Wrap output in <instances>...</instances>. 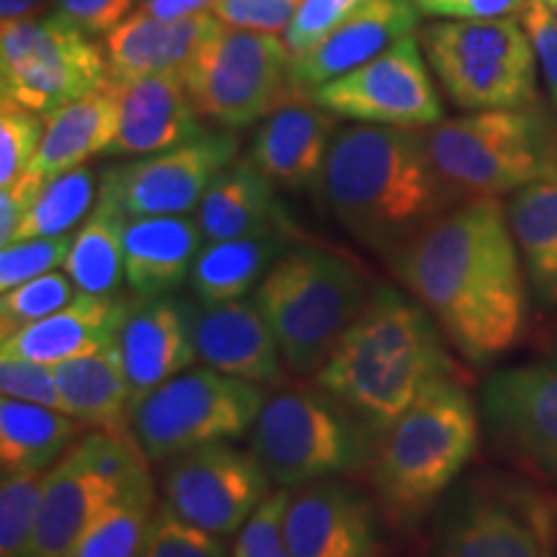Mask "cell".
I'll list each match as a JSON object with an SVG mask.
<instances>
[{
    "instance_id": "cell-1",
    "label": "cell",
    "mask_w": 557,
    "mask_h": 557,
    "mask_svg": "<svg viewBox=\"0 0 557 557\" xmlns=\"http://www.w3.org/2000/svg\"><path fill=\"white\" fill-rule=\"evenodd\" d=\"M387 261L462 359L491 364L524 341L532 289L498 197L449 207Z\"/></svg>"
},
{
    "instance_id": "cell-2",
    "label": "cell",
    "mask_w": 557,
    "mask_h": 557,
    "mask_svg": "<svg viewBox=\"0 0 557 557\" xmlns=\"http://www.w3.org/2000/svg\"><path fill=\"white\" fill-rule=\"evenodd\" d=\"M318 189L333 218L385 259L465 201L436 171L423 132L364 122L338 127Z\"/></svg>"
},
{
    "instance_id": "cell-3",
    "label": "cell",
    "mask_w": 557,
    "mask_h": 557,
    "mask_svg": "<svg viewBox=\"0 0 557 557\" xmlns=\"http://www.w3.org/2000/svg\"><path fill=\"white\" fill-rule=\"evenodd\" d=\"M312 377L377 447L418 395L431 382L457 377V367L423 305L395 287H377Z\"/></svg>"
},
{
    "instance_id": "cell-4",
    "label": "cell",
    "mask_w": 557,
    "mask_h": 557,
    "mask_svg": "<svg viewBox=\"0 0 557 557\" xmlns=\"http://www.w3.org/2000/svg\"><path fill=\"white\" fill-rule=\"evenodd\" d=\"M480 406L457 377H442L418 395L372 457V483L398 524L421 519L447 496L480 444Z\"/></svg>"
},
{
    "instance_id": "cell-5",
    "label": "cell",
    "mask_w": 557,
    "mask_h": 557,
    "mask_svg": "<svg viewBox=\"0 0 557 557\" xmlns=\"http://www.w3.org/2000/svg\"><path fill=\"white\" fill-rule=\"evenodd\" d=\"M369 297L357 263L318 246L278 256L253 292L292 374H315Z\"/></svg>"
},
{
    "instance_id": "cell-6",
    "label": "cell",
    "mask_w": 557,
    "mask_h": 557,
    "mask_svg": "<svg viewBox=\"0 0 557 557\" xmlns=\"http://www.w3.org/2000/svg\"><path fill=\"white\" fill-rule=\"evenodd\" d=\"M436 171L462 199L500 197L557 176V124L545 109H485L426 127Z\"/></svg>"
},
{
    "instance_id": "cell-7",
    "label": "cell",
    "mask_w": 557,
    "mask_h": 557,
    "mask_svg": "<svg viewBox=\"0 0 557 557\" xmlns=\"http://www.w3.org/2000/svg\"><path fill=\"white\" fill-rule=\"evenodd\" d=\"M248 449L276 487H297L351 475L372 465L374 442L318 387L278 389L250 429Z\"/></svg>"
},
{
    "instance_id": "cell-8",
    "label": "cell",
    "mask_w": 557,
    "mask_h": 557,
    "mask_svg": "<svg viewBox=\"0 0 557 557\" xmlns=\"http://www.w3.org/2000/svg\"><path fill=\"white\" fill-rule=\"evenodd\" d=\"M423 52L451 103L465 111L540 107L537 58L519 18L438 21Z\"/></svg>"
},
{
    "instance_id": "cell-9",
    "label": "cell",
    "mask_w": 557,
    "mask_h": 557,
    "mask_svg": "<svg viewBox=\"0 0 557 557\" xmlns=\"http://www.w3.org/2000/svg\"><path fill=\"white\" fill-rule=\"evenodd\" d=\"M267 387L209 367L186 369L132 410V436L148 462H169L209 444L235 442L253 429Z\"/></svg>"
},
{
    "instance_id": "cell-10",
    "label": "cell",
    "mask_w": 557,
    "mask_h": 557,
    "mask_svg": "<svg viewBox=\"0 0 557 557\" xmlns=\"http://www.w3.org/2000/svg\"><path fill=\"white\" fill-rule=\"evenodd\" d=\"M292 54L284 37L222 24L199 47L181 78L201 120L240 129L295 101Z\"/></svg>"
},
{
    "instance_id": "cell-11",
    "label": "cell",
    "mask_w": 557,
    "mask_h": 557,
    "mask_svg": "<svg viewBox=\"0 0 557 557\" xmlns=\"http://www.w3.org/2000/svg\"><path fill=\"white\" fill-rule=\"evenodd\" d=\"M109 81L103 45L58 13L0 24V96L47 116Z\"/></svg>"
},
{
    "instance_id": "cell-12",
    "label": "cell",
    "mask_w": 557,
    "mask_h": 557,
    "mask_svg": "<svg viewBox=\"0 0 557 557\" xmlns=\"http://www.w3.org/2000/svg\"><path fill=\"white\" fill-rule=\"evenodd\" d=\"M148 465L135 436L90 429L47 472L26 557H73L83 532L111 498Z\"/></svg>"
},
{
    "instance_id": "cell-13",
    "label": "cell",
    "mask_w": 557,
    "mask_h": 557,
    "mask_svg": "<svg viewBox=\"0 0 557 557\" xmlns=\"http://www.w3.org/2000/svg\"><path fill=\"white\" fill-rule=\"evenodd\" d=\"M480 418L506 462L557 491V348L491 374Z\"/></svg>"
},
{
    "instance_id": "cell-14",
    "label": "cell",
    "mask_w": 557,
    "mask_h": 557,
    "mask_svg": "<svg viewBox=\"0 0 557 557\" xmlns=\"http://www.w3.org/2000/svg\"><path fill=\"white\" fill-rule=\"evenodd\" d=\"M305 99L338 120L408 129L434 127L444 114L416 34L395 41L351 73L312 88Z\"/></svg>"
},
{
    "instance_id": "cell-15",
    "label": "cell",
    "mask_w": 557,
    "mask_h": 557,
    "mask_svg": "<svg viewBox=\"0 0 557 557\" xmlns=\"http://www.w3.org/2000/svg\"><path fill=\"white\" fill-rule=\"evenodd\" d=\"M160 491L163 504L181 519L218 537H230L240 532L274 491V483L253 451L222 442L171 457Z\"/></svg>"
},
{
    "instance_id": "cell-16",
    "label": "cell",
    "mask_w": 557,
    "mask_h": 557,
    "mask_svg": "<svg viewBox=\"0 0 557 557\" xmlns=\"http://www.w3.org/2000/svg\"><path fill=\"white\" fill-rule=\"evenodd\" d=\"M534 491L468 483L434 519V557H542Z\"/></svg>"
},
{
    "instance_id": "cell-17",
    "label": "cell",
    "mask_w": 557,
    "mask_h": 557,
    "mask_svg": "<svg viewBox=\"0 0 557 557\" xmlns=\"http://www.w3.org/2000/svg\"><path fill=\"white\" fill-rule=\"evenodd\" d=\"M238 137L230 129L205 132L178 148L103 171L127 218L186 214L199 207L214 178L235 163Z\"/></svg>"
},
{
    "instance_id": "cell-18",
    "label": "cell",
    "mask_w": 557,
    "mask_h": 557,
    "mask_svg": "<svg viewBox=\"0 0 557 557\" xmlns=\"http://www.w3.org/2000/svg\"><path fill=\"white\" fill-rule=\"evenodd\" d=\"M284 540L295 557H377V513L357 487L320 480L289 496Z\"/></svg>"
},
{
    "instance_id": "cell-19",
    "label": "cell",
    "mask_w": 557,
    "mask_h": 557,
    "mask_svg": "<svg viewBox=\"0 0 557 557\" xmlns=\"http://www.w3.org/2000/svg\"><path fill=\"white\" fill-rule=\"evenodd\" d=\"M197 312L191 299L176 295L137 299L129 308L116 344L135 406L197 361Z\"/></svg>"
},
{
    "instance_id": "cell-20",
    "label": "cell",
    "mask_w": 557,
    "mask_h": 557,
    "mask_svg": "<svg viewBox=\"0 0 557 557\" xmlns=\"http://www.w3.org/2000/svg\"><path fill=\"white\" fill-rule=\"evenodd\" d=\"M413 0H364L351 16H346L331 34L292 60L289 88L295 99H305L312 88L323 86L338 75L351 73L374 60L395 41L413 34L418 24Z\"/></svg>"
},
{
    "instance_id": "cell-21",
    "label": "cell",
    "mask_w": 557,
    "mask_h": 557,
    "mask_svg": "<svg viewBox=\"0 0 557 557\" xmlns=\"http://www.w3.org/2000/svg\"><path fill=\"white\" fill-rule=\"evenodd\" d=\"M197 359L201 367L227 374V377L253 382L261 387H278L284 374L282 351L274 331L253 299L212 305L197 312Z\"/></svg>"
},
{
    "instance_id": "cell-22",
    "label": "cell",
    "mask_w": 557,
    "mask_h": 557,
    "mask_svg": "<svg viewBox=\"0 0 557 557\" xmlns=\"http://www.w3.org/2000/svg\"><path fill=\"white\" fill-rule=\"evenodd\" d=\"M338 116L308 99L271 111L250 143V160L274 186L302 191L320 186Z\"/></svg>"
},
{
    "instance_id": "cell-23",
    "label": "cell",
    "mask_w": 557,
    "mask_h": 557,
    "mask_svg": "<svg viewBox=\"0 0 557 557\" xmlns=\"http://www.w3.org/2000/svg\"><path fill=\"white\" fill-rule=\"evenodd\" d=\"M116 88H120V124L107 156H156L205 135L201 116L194 109L181 75L116 81Z\"/></svg>"
},
{
    "instance_id": "cell-24",
    "label": "cell",
    "mask_w": 557,
    "mask_h": 557,
    "mask_svg": "<svg viewBox=\"0 0 557 557\" xmlns=\"http://www.w3.org/2000/svg\"><path fill=\"white\" fill-rule=\"evenodd\" d=\"M220 26L222 21L212 11L184 18H160L137 9L103 37L109 78L135 81L145 75H181Z\"/></svg>"
},
{
    "instance_id": "cell-25",
    "label": "cell",
    "mask_w": 557,
    "mask_h": 557,
    "mask_svg": "<svg viewBox=\"0 0 557 557\" xmlns=\"http://www.w3.org/2000/svg\"><path fill=\"white\" fill-rule=\"evenodd\" d=\"M120 124V88L109 78L83 99L45 116V135L29 169L16 184L37 191L60 173L86 165V160L107 156Z\"/></svg>"
},
{
    "instance_id": "cell-26",
    "label": "cell",
    "mask_w": 557,
    "mask_h": 557,
    "mask_svg": "<svg viewBox=\"0 0 557 557\" xmlns=\"http://www.w3.org/2000/svg\"><path fill=\"white\" fill-rule=\"evenodd\" d=\"M132 305L124 297L81 295L52 315L3 338L0 357H18L54 367L116 344Z\"/></svg>"
},
{
    "instance_id": "cell-27",
    "label": "cell",
    "mask_w": 557,
    "mask_h": 557,
    "mask_svg": "<svg viewBox=\"0 0 557 557\" xmlns=\"http://www.w3.org/2000/svg\"><path fill=\"white\" fill-rule=\"evenodd\" d=\"M201 246L205 235L189 214L129 218L124 230V282L135 299L171 295L189 282Z\"/></svg>"
},
{
    "instance_id": "cell-28",
    "label": "cell",
    "mask_w": 557,
    "mask_h": 557,
    "mask_svg": "<svg viewBox=\"0 0 557 557\" xmlns=\"http://www.w3.org/2000/svg\"><path fill=\"white\" fill-rule=\"evenodd\" d=\"M65 413L88 429L109 434H132V389L124 372L120 344H111L88 357L52 367Z\"/></svg>"
},
{
    "instance_id": "cell-29",
    "label": "cell",
    "mask_w": 557,
    "mask_h": 557,
    "mask_svg": "<svg viewBox=\"0 0 557 557\" xmlns=\"http://www.w3.org/2000/svg\"><path fill=\"white\" fill-rule=\"evenodd\" d=\"M276 225L243 238L205 243L194 261L189 284L199 308L233 302L253 292L282 256L284 238Z\"/></svg>"
},
{
    "instance_id": "cell-30",
    "label": "cell",
    "mask_w": 557,
    "mask_h": 557,
    "mask_svg": "<svg viewBox=\"0 0 557 557\" xmlns=\"http://www.w3.org/2000/svg\"><path fill=\"white\" fill-rule=\"evenodd\" d=\"M276 186L250 158L230 163L197 207L205 243L243 238L276 225Z\"/></svg>"
},
{
    "instance_id": "cell-31",
    "label": "cell",
    "mask_w": 557,
    "mask_h": 557,
    "mask_svg": "<svg viewBox=\"0 0 557 557\" xmlns=\"http://www.w3.org/2000/svg\"><path fill=\"white\" fill-rule=\"evenodd\" d=\"M127 212L116 197L111 181L99 178V197L83 220L78 233L73 235L65 274L73 278L83 295L111 297L120 289L124 278V230H127Z\"/></svg>"
},
{
    "instance_id": "cell-32",
    "label": "cell",
    "mask_w": 557,
    "mask_h": 557,
    "mask_svg": "<svg viewBox=\"0 0 557 557\" xmlns=\"http://www.w3.org/2000/svg\"><path fill=\"white\" fill-rule=\"evenodd\" d=\"M86 423L62 410L34 403L0 400V468L5 472H47L86 434Z\"/></svg>"
},
{
    "instance_id": "cell-33",
    "label": "cell",
    "mask_w": 557,
    "mask_h": 557,
    "mask_svg": "<svg viewBox=\"0 0 557 557\" xmlns=\"http://www.w3.org/2000/svg\"><path fill=\"white\" fill-rule=\"evenodd\" d=\"M532 299L557 310V176L513 191L506 205Z\"/></svg>"
},
{
    "instance_id": "cell-34",
    "label": "cell",
    "mask_w": 557,
    "mask_h": 557,
    "mask_svg": "<svg viewBox=\"0 0 557 557\" xmlns=\"http://www.w3.org/2000/svg\"><path fill=\"white\" fill-rule=\"evenodd\" d=\"M158 506L156 480L145 465L90 521L73 557H143Z\"/></svg>"
},
{
    "instance_id": "cell-35",
    "label": "cell",
    "mask_w": 557,
    "mask_h": 557,
    "mask_svg": "<svg viewBox=\"0 0 557 557\" xmlns=\"http://www.w3.org/2000/svg\"><path fill=\"white\" fill-rule=\"evenodd\" d=\"M99 197V181L88 165L60 173L41 186L13 240L58 238L81 227ZM11 240V243H13Z\"/></svg>"
},
{
    "instance_id": "cell-36",
    "label": "cell",
    "mask_w": 557,
    "mask_h": 557,
    "mask_svg": "<svg viewBox=\"0 0 557 557\" xmlns=\"http://www.w3.org/2000/svg\"><path fill=\"white\" fill-rule=\"evenodd\" d=\"M47 472H5L3 475V483H0V557L29 555Z\"/></svg>"
},
{
    "instance_id": "cell-37",
    "label": "cell",
    "mask_w": 557,
    "mask_h": 557,
    "mask_svg": "<svg viewBox=\"0 0 557 557\" xmlns=\"http://www.w3.org/2000/svg\"><path fill=\"white\" fill-rule=\"evenodd\" d=\"M0 295H3L0 297V333H3V338H9L26 325L62 310L81 292L65 271H50V274L29 278V282L9 292H0Z\"/></svg>"
},
{
    "instance_id": "cell-38",
    "label": "cell",
    "mask_w": 557,
    "mask_h": 557,
    "mask_svg": "<svg viewBox=\"0 0 557 557\" xmlns=\"http://www.w3.org/2000/svg\"><path fill=\"white\" fill-rule=\"evenodd\" d=\"M45 116L18 103H0V189L16 184L37 156Z\"/></svg>"
},
{
    "instance_id": "cell-39",
    "label": "cell",
    "mask_w": 557,
    "mask_h": 557,
    "mask_svg": "<svg viewBox=\"0 0 557 557\" xmlns=\"http://www.w3.org/2000/svg\"><path fill=\"white\" fill-rule=\"evenodd\" d=\"M143 557H233V549L218 534L189 524L160 504Z\"/></svg>"
},
{
    "instance_id": "cell-40",
    "label": "cell",
    "mask_w": 557,
    "mask_h": 557,
    "mask_svg": "<svg viewBox=\"0 0 557 557\" xmlns=\"http://www.w3.org/2000/svg\"><path fill=\"white\" fill-rule=\"evenodd\" d=\"M70 246H73V235L13 240L3 246L0 248V292H9L29 278L65 267Z\"/></svg>"
},
{
    "instance_id": "cell-41",
    "label": "cell",
    "mask_w": 557,
    "mask_h": 557,
    "mask_svg": "<svg viewBox=\"0 0 557 557\" xmlns=\"http://www.w3.org/2000/svg\"><path fill=\"white\" fill-rule=\"evenodd\" d=\"M292 491L276 487L235 534L233 557H295L284 540V513Z\"/></svg>"
},
{
    "instance_id": "cell-42",
    "label": "cell",
    "mask_w": 557,
    "mask_h": 557,
    "mask_svg": "<svg viewBox=\"0 0 557 557\" xmlns=\"http://www.w3.org/2000/svg\"><path fill=\"white\" fill-rule=\"evenodd\" d=\"M0 393H3V398L34 403V406L54 408L65 413L52 367L39 364V361L0 357Z\"/></svg>"
},
{
    "instance_id": "cell-43",
    "label": "cell",
    "mask_w": 557,
    "mask_h": 557,
    "mask_svg": "<svg viewBox=\"0 0 557 557\" xmlns=\"http://www.w3.org/2000/svg\"><path fill=\"white\" fill-rule=\"evenodd\" d=\"M361 3L364 0H305L299 5L295 21L289 24V29L284 32V41H287L292 60L310 52L325 34L336 29L341 21L351 16Z\"/></svg>"
},
{
    "instance_id": "cell-44",
    "label": "cell",
    "mask_w": 557,
    "mask_h": 557,
    "mask_svg": "<svg viewBox=\"0 0 557 557\" xmlns=\"http://www.w3.org/2000/svg\"><path fill=\"white\" fill-rule=\"evenodd\" d=\"M305 0H214L209 11L225 26L261 34H284Z\"/></svg>"
},
{
    "instance_id": "cell-45",
    "label": "cell",
    "mask_w": 557,
    "mask_h": 557,
    "mask_svg": "<svg viewBox=\"0 0 557 557\" xmlns=\"http://www.w3.org/2000/svg\"><path fill=\"white\" fill-rule=\"evenodd\" d=\"M521 26L529 34V41L534 47V58H537V70L545 81V88L553 101L557 114V16L553 5L545 0H527L524 9L519 13Z\"/></svg>"
},
{
    "instance_id": "cell-46",
    "label": "cell",
    "mask_w": 557,
    "mask_h": 557,
    "mask_svg": "<svg viewBox=\"0 0 557 557\" xmlns=\"http://www.w3.org/2000/svg\"><path fill=\"white\" fill-rule=\"evenodd\" d=\"M137 0H54V13L88 37H107L135 13Z\"/></svg>"
},
{
    "instance_id": "cell-47",
    "label": "cell",
    "mask_w": 557,
    "mask_h": 557,
    "mask_svg": "<svg viewBox=\"0 0 557 557\" xmlns=\"http://www.w3.org/2000/svg\"><path fill=\"white\" fill-rule=\"evenodd\" d=\"M418 13L431 18L470 21L517 16L527 0H413Z\"/></svg>"
},
{
    "instance_id": "cell-48",
    "label": "cell",
    "mask_w": 557,
    "mask_h": 557,
    "mask_svg": "<svg viewBox=\"0 0 557 557\" xmlns=\"http://www.w3.org/2000/svg\"><path fill=\"white\" fill-rule=\"evenodd\" d=\"M214 0H139V11L152 13L160 18H184L194 13L209 11Z\"/></svg>"
},
{
    "instance_id": "cell-49",
    "label": "cell",
    "mask_w": 557,
    "mask_h": 557,
    "mask_svg": "<svg viewBox=\"0 0 557 557\" xmlns=\"http://www.w3.org/2000/svg\"><path fill=\"white\" fill-rule=\"evenodd\" d=\"M537 524H540V542H542V557H557V542H555V519L553 508H549L547 498L540 496L537 500Z\"/></svg>"
},
{
    "instance_id": "cell-50",
    "label": "cell",
    "mask_w": 557,
    "mask_h": 557,
    "mask_svg": "<svg viewBox=\"0 0 557 557\" xmlns=\"http://www.w3.org/2000/svg\"><path fill=\"white\" fill-rule=\"evenodd\" d=\"M45 3L47 0H0V24H5V21L29 18Z\"/></svg>"
},
{
    "instance_id": "cell-51",
    "label": "cell",
    "mask_w": 557,
    "mask_h": 557,
    "mask_svg": "<svg viewBox=\"0 0 557 557\" xmlns=\"http://www.w3.org/2000/svg\"><path fill=\"white\" fill-rule=\"evenodd\" d=\"M545 3H547V5H553V9H555V5H557V0H545Z\"/></svg>"
},
{
    "instance_id": "cell-52",
    "label": "cell",
    "mask_w": 557,
    "mask_h": 557,
    "mask_svg": "<svg viewBox=\"0 0 557 557\" xmlns=\"http://www.w3.org/2000/svg\"><path fill=\"white\" fill-rule=\"evenodd\" d=\"M555 16H557V5H555Z\"/></svg>"
}]
</instances>
